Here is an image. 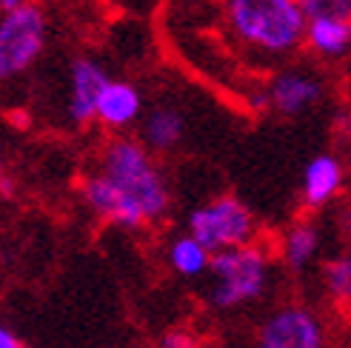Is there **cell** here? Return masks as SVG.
I'll return each instance as SVG.
<instances>
[{
  "label": "cell",
  "mask_w": 351,
  "mask_h": 348,
  "mask_svg": "<svg viewBox=\"0 0 351 348\" xmlns=\"http://www.w3.org/2000/svg\"><path fill=\"white\" fill-rule=\"evenodd\" d=\"M186 232L195 234L206 249L226 251L234 246L254 243L257 237V220L252 208L237 195H217L212 200L191 208L186 220Z\"/></svg>",
  "instance_id": "5"
},
{
  "label": "cell",
  "mask_w": 351,
  "mask_h": 348,
  "mask_svg": "<svg viewBox=\"0 0 351 348\" xmlns=\"http://www.w3.org/2000/svg\"><path fill=\"white\" fill-rule=\"evenodd\" d=\"M212 257H215V251L206 249L191 232L171 237V243L166 246V260H169L171 271L186 277V280H197V277L208 274V269H212Z\"/></svg>",
  "instance_id": "15"
},
{
  "label": "cell",
  "mask_w": 351,
  "mask_h": 348,
  "mask_svg": "<svg viewBox=\"0 0 351 348\" xmlns=\"http://www.w3.org/2000/svg\"><path fill=\"white\" fill-rule=\"evenodd\" d=\"M140 140L154 154H171L186 140V117L174 106H154L140 120Z\"/></svg>",
  "instance_id": "12"
},
{
  "label": "cell",
  "mask_w": 351,
  "mask_h": 348,
  "mask_svg": "<svg viewBox=\"0 0 351 348\" xmlns=\"http://www.w3.org/2000/svg\"><path fill=\"white\" fill-rule=\"evenodd\" d=\"M308 21L314 17H351V0H297Z\"/></svg>",
  "instance_id": "17"
},
{
  "label": "cell",
  "mask_w": 351,
  "mask_h": 348,
  "mask_svg": "<svg viewBox=\"0 0 351 348\" xmlns=\"http://www.w3.org/2000/svg\"><path fill=\"white\" fill-rule=\"evenodd\" d=\"M226 21L243 46L274 58L300 49L308 29L297 0H226Z\"/></svg>",
  "instance_id": "2"
},
{
  "label": "cell",
  "mask_w": 351,
  "mask_h": 348,
  "mask_svg": "<svg viewBox=\"0 0 351 348\" xmlns=\"http://www.w3.org/2000/svg\"><path fill=\"white\" fill-rule=\"evenodd\" d=\"M306 49L320 60L351 55V17H314L306 29Z\"/></svg>",
  "instance_id": "13"
},
{
  "label": "cell",
  "mask_w": 351,
  "mask_h": 348,
  "mask_svg": "<svg viewBox=\"0 0 351 348\" xmlns=\"http://www.w3.org/2000/svg\"><path fill=\"white\" fill-rule=\"evenodd\" d=\"M348 171L346 160L335 151H320L306 163L303 180H300V200L306 208L317 212V208L328 206L340 191L346 188Z\"/></svg>",
  "instance_id": "10"
},
{
  "label": "cell",
  "mask_w": 351,
  "mask_h": 348,
  "mask_svg": "<svg viewBox=\"0 0 351 348\" xmlns=\"http://www.w3.org/2000/svg\"><path fill=\"white\" fill-rule=\"evenodd\" d=\"M49 38V21L40 3L26 0L0 17V77L14 80L40 60Z\"/></svg>",
  "instance_id": "4"
},
{
  "label": "cell",
  "mask_w": 351,
  "mask_h": 348,
  "mask_svg": "<svg viewBox=\"0 0 351 348\" xmlns=\"http://www.w3.org/2000/svg\"><path fill=\"white\" fill-rule=\"evenodd\" d=\"M269 109L280 117H300L326 97L323 77L308 66H283L266 86Z\"/></svg>",
  "instance_id": "7"
},
{
  "label": "cell",
  "mask_w": 351,
  "mask_h": 348,
  "mask_svg": "<svg viewBox=\"0 0 351 348\" xmlns=\"http://www.w3.org/2000/svg\"><path fill=\"white\" fill-rule=\"evenodd\" d=\"M80 197L95 217H100L109 225H117V229L137 232V229H143V225H149L146 214L140 212V206L97 169L80 180Z\"/></svg>",
  "instance_id": "8"
},
{
  "label": "cell",
  "mask_w": 351,
  "mask_h": 348,
  "mask_svg": "<svg viewBox=\"0 0 351 348\" xmlns=\"http://www.w3.org/2000/svg\"><path fill=\"white\" fill-rule=\"evenodd\" d=\"M154 348H203L200 337L189 328H169V332L157 340Z\"/></svg>",
  "instance_id": "18"
},
{
  "label": "cell",
  "mask_w": 351,
  "mask_h": 348,
  "mask_svg": "<svg viewBox=\"0 0 351 348\" xmlns=\"http://www.w3.org/2000/svg\"><path fill=\"white\" fill-rule=\"evenodd\" d=\"M97 171L106 174L114 186H120L140 206L149 225L160 223L169 214L171 208L169 183L154 160V151H149L140 137H126L123 132L109 137L100 149Z\"/></svg>",
  "instance_id": "1"
},
{
  "label": "cell",
  "mask_w": 351,
  "mask_h": 348,
  "mask_svg": "<svg viewBox=\"0 0 351 348\" xmlns=\"http://www.w3.org/2000/svg\"><path fill=\"white\" fill-rule=\"evenodd\" d=\"M212 286H208V306L215 311H237L257 303L271 283L269 251L257 243H245L212 257Z\"/></svg>",
  "instance_id": "3"
},
{
  "label": "cell",
  "mask_w": 351,
  "mask_h": 348,
  "mask_svg": "<svg viewBox=\"0 0 351 348\" xmlns=\"http://www.w3.org/2000/svg\"><path fill=\"white\" fill-rule=\"evenodd\" d=\"M0 348H26V345H23V340L17 337L9 325H3V328H0Z\"/></svg>",
  "instance_id": "19"
},
{
  "label": "cell",
  "mask_w": 351,
  "mask_h": 348,
  "mask_svg": "<svg viewBox=\"0 0 351 348\" xmlns=\"http://www.w3.org/2000/svg\"><path fill=\"white\" fill-rule=\"evenodd\" d=\"M348 251H351V225H348Z\"/></svg>",
  "instance_id": "22"
},
{
  "label": "cell",
  "mask_w": 351,
  "mask_h": 348,
  "mask_svg": "<svg viewBox=\"0 0 351 348\" xmlns=\"http://www.w3.org/2000/svg\"><path fill=\"white\" fill-rule=\"evenodd\" d=\"M21 3H26V0H0V9L9 12V9H17Z\"/></svg>",
  "instance_id": "20"
},
{
  "label": "cell",
  "mask_w": 351,
  "mask_h": 348,
  "mask_svg": "<svg viewBox=\"0 0 351 348\" xmlns=\"http://www.w3.org/2000/svg\"><path fill=\"white\" fill-rule=\"evenodd\" d=\"M254 348H326V328L317 311L286 303L260 323Z\"/></svg>",
  "instance_id": "6"
},
{
  "label": "cell",
  "mask_w": 351,
  "mask_h": 348,
  "mask_svg": "<svg viewBox=\"0 0 351 348\" xmlns=\"http://www.w3.org/2000/svg\"><path fill=\"white\" fill-rule=\"evenodd\" d=\"M109 72L95 58H75L69 63L66 86V114L75 126L97 123V103L103 89L109 86Z\"/></svg>",
  "instance_id": "9"
},
{
  "label": "cell",
  "mask_w": 351,
  "mask_h": 348,
  "mask_svg": "<svg viewBox=\"0 0 351 348\" xmlns=\"http://www.w3.org/2000/svg\"><path fill=\"white\" fill-rule=\"evenodd\" d=\"M143 120V95L129 80H109L97 103V123L114 134Z\"/></svg>",
  "instance_id": "11"
},
{
  "label": "cell",
  "mask_w": 351,
  "mask_h": 348,
  "mask_svg": "<svg viewBox=\"0 0 351 348\" xmlns=\"http://www.w3.org/2000/svg\"><path fill=\"white\" fill-rule=\"evenodd\" d=\"M346 171H348V186H351V149L346 154Z\"/></svg>",
  "instance_id": "21"
},
{
  "label": "cell",
  "mask_w": 351,
  "mask_h": 348,
  "mask_svg": "<svg viewBox=\"0 0 351 348\" xmlns=\"http://www.w3.org/2000/svg\"><path fill=\"white\" fill-rule=\"evenodd\" d=\"M320 280L331 300L343 308H351V251L326 260L320 266Z\"/></svg>",
  "instance_id": "16"
},
{
  "label": "cell",
  "mask_w": 351,
  "mask_h": 348,
  "mask_svg": "<svg viewBox=\"0 0 351 348\" xmlns=\"http://www.w3.org/2000/svg\"><path fill=\"white\" fill-rule=\"evenodd\" d=\"M320 254V229L311 220H297L283 232L280 240V260L291 274H303Z\"/></svg>",
  "instance_id": "14"
}]
</instances>
